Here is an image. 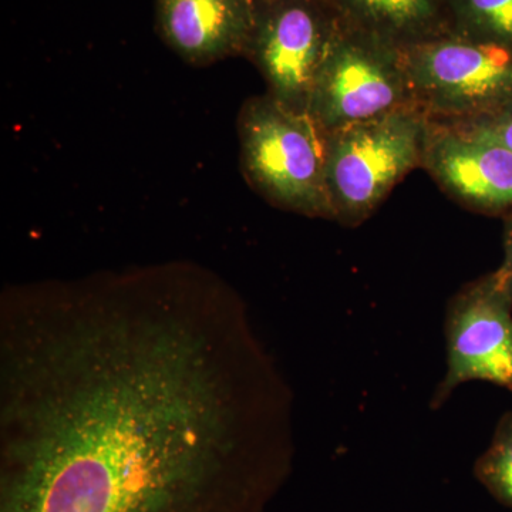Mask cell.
I'll return each mask as SVG.
<instances>
[{"label":"cell","mask_w":512,"mask_h":512,"mask_svg":"<svg viewBox=\"0 0 512 512\" xmlns=\"http://www.w3.org/2000/svg\"><path fill=\"white\" fill-rule=\"evenodd\" d=\"M421 168L470 211H512V151L477 128L430 120Z\"/></svg>","instance_id":"obj_8"},{"label":"cell","mask_w":512,"mask_h":512,"mask_svg":"<svg viewBox=\"0 0 512 512\" xmlns=\"http://www.w3.org/2000/svg\"><path fill=\"white\" fill-rule=\"evenodd\" d=\"M474 474L495 500L512 508V412L498 421L490 447L476 461Z\"/></svg>","instance_id":"obj_12"},{"label":"cell","mask_w":512,"mask_h":512,"mask_svg":"<svg viewBox=\"0 0 512 512\" xmlns=\"http://www.w3.org/2000/svg\"><path fill=\"white\" fill-rule=\"evenodd\" d=\"M460 123L477 128L481 133L495 138L512 151V103L488 114V116L471 121H460Z\"/></svg>","instance_id":"obj_13"},{"label":"cell","mask_w":512,"mask_h":512,"mask_svg":"<svg viewBox=\"0 0 512 512\" xmlns=\"http://www.w3.org/2000/svg\"><path fill=\"white\" fill-rule=\"evenodd\" d=\"M430 119L417 107L338 128L325 136V185L333 220L357 227L414 168Z\"/></svg>","instance_id":"obj_3"},{"label":"cell","mask_w":512,"mask_h":512,"mask_svg":"<svg viewBox=\"0 0 512 512\" xmlns=\"http://www.w3.org/2000/svg\"><path fill=\"white\" fill-rule=\"evenodd\" d=\"M447 372L431 399L439 409L460 384L483 380L512 390V296L491 272L464 285L446 313Z\"/></svg>","instance_id":"obj_7"},{"label":"cell","mask_w":512,"mask_h":512,"mask_svg":"<svg viewBox=\"0 0 512 512\" xmlns=\"http://www.w3.org/2000/svg\"><path fill=\"white\" fill-rule=\"evenodd\" d=\"M346 25L399 46L450 29L444 0H332Z\"/></svg>","instance_id":"obj_10"},{"label":"cell","mask_w":512,"mask_h":512,"mask_svg":"<svg viewBox=\"0 0 512 512\" xmlns=\"http://www.w3.org/2000/svg\"><path fill=\"white\" fill-rule=\"evenodd\" d=\"M157 29L185 62L207 66L245 56L256 0H157Z\"/></svg>","instance_id":"obj_9"},{"label":"cell","mask_w":512,"mask_h":512,"mask_svg":"<svg viewBox=\"0 0 512 512\" xmlns=\"http://www.w3.org/2000/svg\"><path fill=\"white\" fill-rule=\"evenodd\" d=\"M416 107L402 46L346 25L320 69L308 114L323 134Z\"/></svg>","instance_id":"obj_5"},{"label":"cell","mask_w":512,"mask_h":512,"mask_svg":"<svg viewBox=\"0 0 512 512\" xmlns=\"http://www.w3.org/2000/svg\"><path fill=\"white\" fill-rule=\"evenodd\" d=\"M343 28L332 0H256L245 57L264 77L269 96L308 114L320 69Z\"/></svg>","instance_id":"obj_6"},{"label":"cell","mask_w":512,"mask_h":512,"mask_svg":"<svg viewBox=\"0 0 512 512\" xmlns=\"http://www.w3.org/2000/svg\"><path fill=\"white\" fill-rule=\"evenodd\" d=\"M245 178L266 201L333 220L325 185V136L306 113L268 93L245 101L238 117Z\"/></svg>","instance_id":"obj_2"},{"label":"cell","mask_w":512,"mask_h":512,"mask_svg":"<svg viewBox=\"0 0 512 512\" xmlns=\"http://www.w3.org/2000/svg\"><path fill=\"white\" fill-rule=\"evenodd\" d=\"M402 53L414 104L430 120H476L512 103L510 46L450 28Z\"/></svg>","instance_id":"obj_4"},{"label":"cell","mask_w":512,"mask_h":512,"mask_svg":"<svg viewBox=\"0 0 512 512\" xmlns=\"http://www.w3.org/2000/svg\"><path fill=\"white\" fill-rule=\"evenodd\" d=\"M293 394L247 305L184 265L0 302V512H266Z\"/></svg>","instance_id":"obj_1"},{"label":"cell","mask_w":512,"mask_h":512,"mask_svg":"<svg viewBox=\"0 0 512 512\" xmlns=\"http://www.w3.org/2000/svg\"><path fill=\"white\" fill-rule=\"evenodd\" d=\"M450 28L512 47V0H444Z\"/></svg>","instance_id":"obj_11"},{"label":"cell","mask_w":512,"mask_h":512,"mask_svg":"<svg viewBox=\"0 0 512 512\" xmlns=\"http://www.w3.org/2000/svg\"><path fill=\"white\" fill-rule=\"evenodd\" d=\"M504 261L497 269L501 284L512 296V211L504 215Z\"/></svg>","instance_id":"obj_14"}]
</instances>
